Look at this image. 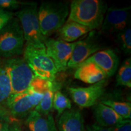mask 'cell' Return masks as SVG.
<instances>
[{"label": "cell", "instance_id": "obj_1", "mask_svg": "<svg viewBox=\"0 0 131 131\" xmlns=\"http://www.w3.org/2000/svg\"><path fill=\"white\" fill-rule=\"evenodd\" d=\"M107 8V3L103 0H73L66 21L77 23L94 30L101 27Z\"/></svg>", "mask_w": 131, "mask_h": 131}, {"label": "cell", "instance_id": "obj_2", "mask_svg": "<svg viewBox=\"0 0 131 131\" xmlns=\"http://www.w3.org/2000/svg\"><path fill=\"white\" fill-rule=\"evenodd\" d=\"M69 14V3L63 1H43L38 9L42 35L49 38L65 24Z\"/></svg>", "mask_w": 131, "mask_h": 131}, {"label": "cell", "instance_id": "obj_3", "mask_svg": "<svg viewBox=\"0 0 131 131\" xmlns=\"http://www.w3.org/2000/svg\"><path fill=\"white\" fill-rule=\"evenodd\" d=\"M23 54L35 76L50 81H55L58 71L53 61L46 53L45 44L36 45L26 43Z\"/></svg>", "mask_w": 131, "mask_h": 131}, {"label": "cell", "instance_id": "obj_4", "mask_svg": "<svg viewBox=\"0 0 131 131\" xmlns=\"http://www.w3.org/2000/svg\"><path fill=\"white\" fill-rule=\"evenodd\" d=\"M24 42L20 23L14 16L0 30V58L19 57L23 52Z\"/></svg>", "mask_w": 131, "mask_h": 131}, {"label": "cell", "instance_id": "obj_5", "mask_svg": "<svg viewBox=\"0 0 131 131\" xmlns=\"http://www.w3.org/2000/svg\"><path fill=\"white\" fill-rule=\"evenodd\" d=\"M14 15L20 23L26 43L36 45L44 43L46 38L41 31L37 3L29 2Z\"/></svg>", "mask_w": 131, "mask_h": 131}, {"label": "cell", "instance_id": "obj_6", "mask_svg": "<svg viewBox=\"0 0 131 131\" xmlns=\"http://www.w3.org/2000/svg\"><path fill=\"white\" fill-rule=\"evenodd\" d=\"M5 66L9 78L11 95L19 94L29 89L35 75L23 57L5 59Z\"/></svg>", "mask_w": 131, "mask_h": 131}, {"label": "cell", "instance_id": "obj_7", "mask_svg": "<svg viewBox=\"0 0 131 131\" xmlns=\"http://www.w3.org/2000/svg\"><path fill=\"white\" fill-rule=\"evenodd\" d=\"M42 96L43 94L35 92L29 88L19 94L10 95L4 103L12 117L21 120L27 118L35 109Z\"/></svg>", "mask_w": 131, "mask_h": 131}, {"label": "cell", "instance_id": "obj_8", "mask_svg": "<svg viewBox=\"0 0 131 131\" xmlns=\"http://www.w3.org/2000/svg\"><path fill=\"white\" fill-rule=\"evenodd\" d=\"M104 48L95 31L92 30L87 37L77 41L68 64V69H76L85 60Z\"/></svg>", "mask_w": 131, "mask_h": 131}, {"label": "cell", "instance_id": "obj_9", "mask_svg": "<svg viewBox=\"0 0 131 131\" xmlns=\"http://www.w3.org/2000/svg\"><path fill=\"white\" fill-rule=\"evenodd\" d=\"M77 41L67 42L60 38H47L44 41L46 53L55 64L57 71L63 72L68 69L69 61L73 48Z\"/></svg>", "mask_w": 131, "mask_h": 131}, {"label": "cell", "instance_id": "obj_10", "mask_svg": "<svg viewBox=\"0 0 131 131\" xmlns=\"http://www.w3.org/2000/svg\"><path fill=\"white\" fill-rule=\"evenodd\" d=\"M106 80L92 84L88 87L68 88L73 102L80 107H89L94 106L102 97L106 91Z\"/></svg>", "mask_w": 131, "mask_h": 131}, {"label": "cell", "instance_id": "obj_11", "mask_svg": "<svg viewBox=\"0 0 131 131\" xmlns=\"http://www.w3.org/2000/svg\"><path fill=\"white\" fill-rule=\"evenodd\" d=\"M131 7L107 8L102 25L101 31L107 35L117 34L130 24Z\"/></svg>", "mask_w": 131, "mask_h": 131}, {"label": "cell", "instance_id": "obj_12", "mask_svg": "<svg viewBox=\"0 0 131 131\" xmlns=\"http://www.w3.org/2000/svg\"><path fill=\"white\" fill-rule=\"evenodd\" d=\"M85 61L91 62L97 66L105 73L107 78L112 77L118 68V57L110 49L100 50Z\"/></svg>", "mask_w": 131, "mask_h": 131}, {"label": "cell", "instance_id": "obj_13", "mask_svg": "<svg viewBox=\"0 0 131 131\" xmlns=\"http://www.w3.org/2000/svg\"><path fill=\"white\" fill-rule=\"evenodd\" d=\"M58 131H87L81 111L70 109L64 111L58 119Z\"/></svg>", "mask_w": 131, "mask_h": 131}, {"label": "cell", "instance_id": "obj_14", "mask_svg": "<svg viewBox=\"0 0 131 131\" xmlns=\"http://www.w3.org/2000/svg\"><path fill=\"white\" fill-rule=\"evenodd\" d=\"M25 124L29 131H58L52 113L42 114L32 111L26 118Z\"/></svg>", "mask_w": 131, "mask_h": 131}, {"label": "cell", "instance_id": "obj_15", "mask_svg": "<svg viewBox=\"0 0 131 131\" xmlns=\"http://www.w3.org/2000/svg\"><path fill=\"white\" fill-rule=\"evenodd\" d=\"M73 77L83 83L94 84L106 80V75L97 66L91 62L84 61L76 68Z\"/></svg>", "mask_w": 131, "mask_h": 131}, {"label": "cell", "instance_id": "obj_16", "mask_svg": "<svg viewBox=\"0 0 131 131\" xmlns=\"http://www.w3.org/2000/svg\"><path fill=\"white\" fill-rule=\"evenodd\" d=\"M96 124L102 127H110L125 120L112 108L100 102L94 111Z\"/></svg>", "mask_w": 131, "mask_h": 131}, {"label": "cell", "instance_id": "obj_17", "mask_svg": "<svg viewBox=\"0 0 131 131\" xmlns=\"http://www.w3.org/2000/svg\"><path fill=\"white\" fill-rule=\"evenodd\" d=\"M92 30L89 27L77 23L66 21L65 24L57 32L60 37L59 38L67 42H73Z\"/></svg>", "mask_w": 131, "mask_h": 131}, {"label": "cell", "instance_id": "obj_18", "mask_svg": "<svg viewBox=\"0 0 131 131\" xmlns=\"http://www.w3.org/2000/svg\"><path fill=\"white\" fill-rule=\"evenodd\" d=\"M60 85L55 83L51 89L47 90L44 93L42 99L41 100L34 110L42 114H48L52 113L53 110V101L55 92L60 89Z\"/></svg>", "mask_w": 131, "mask_h": 131}, {"label": "cell", "instance_id": "obj_19", "mask_svg": "<svg viewBox=\"0 0 131 131\" xmlns=\"http://www.w3.org/2000/svg\"><path fill=\"white\" fill-rule=\"evenodd\" d=\"M10 95L11 88L5 66V59L0 58V103L6 101Z\"/></svg>", "mask_w": 131, "mask_h": 131}, {"label": "cell", "instance_id": "obj_20", "mask_svg": "<svg viewBox=\"0 0 131 131\" xmlns=\"http://www.w3.org/2000/svg\"><path fill=\"white\" fill-rule=\"evenodd\" d=\"M117 86L131 88V58L129 57L123 61L116 76Z\"/></svg>", "mask_w": 131, "mask_h": 131}, {"label": "cell", "instance_id": "obj_21", "mask_svg": "<svg viewBox=\"0 0 131 131\" xmlns=\"http://www.w3.org/2000/svg\"><path fill=\"white\" fill-rule=\"evenodd\" d=\"M100 103L112 108L115 112L124 119H130L131 104L130 102H122L112 100H101Z\"/></svg>", "mask_w": 131, "mask_h": 131}, {"label": "cell", "instance_id": "obj_22", "mask_svg": "<svg viewBox=\"0 0 131 131\" xmlns=\"http://www.w3.org/2000/svg\"><path fill=\"white\" fill-rule=\"evenodd\" d=\"M72 109L71 101L61 92H55L53 101V109L57 111L58 117L66 110Z\"/></svg>", "mask_w": 131, "mask_h": 131}, {"label": "cell", "instance_id": "obj_23", "mask_svg": "<svg viewBox=\"0 0 131 131\" xmlns=\"http://www.w3.org/2000/svg\"><path fill=\"white\" fill-rule=\"evenodd\" d=\"M117 42L119 47L127 55L131 53V28L130 26L116 34Z\"/></svg>", "mask_w": 131, "mask_h": 131}, {"label": "cell", "instance_id": "obj_24", "mask_svg": "<svg viewBox=\"0 0 131 131\" xmlns=\"http://www.w3.org/2000/svg\"><path fill=\"white\" fill-rule=\"evenodd\" d=\"M55 84V83L54 81H50L35 76L29 88L35 92L44 94V93L47 90L53 88Z\"/></svg>", "mask_w": 131, "mask_h": 131}, {"label": "cell", "instance_id": "obj_25", "mask_svg": "<svg viewBox=\"0 0 131 131\" xmlns=\"http://www.w3.org/2000/svg\"><path fill=\"white\" fill-rule=\"evenodd\" d=\"M14 119L4 102L0 103V131H7L10 124Z\"/></svg>", "mask_w": 131, "mask_h": 131}, {"label": "cell", "instance_id": "obj_26", "mask_svg": "<svg viewBox=\"0 0 131 131\" xmlns=\"http://www.w3.org/2000/svg\"><path fill=\"white\" fill-rule=\"evenodd\" d=\"M27 4H29L28 2H22L17 0H0V9L4 10H17Z\"/></svg>", "mask_w": 131, "mask_h": 131}, {"label": "cell", "instance_id": "obj_27", "mask_svg": "<svg viewBox=\"0 0 131 131\" xmlns=\"http://www.w3.org/2000/svg\"><path fill=\"white\" fill-rule=\"evenodd\" d=\"M14 16V14L12 12H9L8 10L0 9V30Z\"/></svg>", "mask_w": 131, "mask_h": 131}, {"label": "cell", "instance_id": "obj_28", "mask_svg": "<svg viewBox=\"0 0 131 131\" xmlns=\"http://www.w3.org/2000/svg\"><path fill=\"white\" fill-rule=\"evenodd\" d=\"M112 131H131L130 119H125L113 126Z\"/></svg>", "mask_w": 131, "mask_h": 131}, {"label": "cell", "instance_id": "obj_29", "mask_svg": "<svg viewBox=\"0 0 131 131\" xmlns=\"http://www.w3.org/2000/svg\"><path fill=\"white\" fill-rule=\"evenodd\" d=\"M22 128L23 124L21 121L15 119L10 124L7 131H21Z\"/></svg>", "mask_w": 131, "mask_h": 131}, {"label": "cell", "instance_id": "obj_30", "mask_svg": "<svg viewBox=\"0 0 131 131\" xmlns=\"http://www.w3.org/2000/svg\"><path fill=\"white\" fill-rule=\"evenodd\" d=\"M112 127H102L95 124L90 126V127H88V131H112Z\"/></svg>", "mask_w": 131, "mask_h": 131}, {"label": "cell", "instance_id": "obj_31", "mask_svg": "<svg viewBox=\"0 0 131 131\" xmlns=\"http://www.w3.org/2000/svg\"><path fill=\"white\" fill-rule=\"evenodd\" d=\"M21 131H29V130H27V129H26V128H24V127H23V128H22V130H21Z\"/></svg>", "mask_w": 131, "mask_h": 131}]
</instances>
